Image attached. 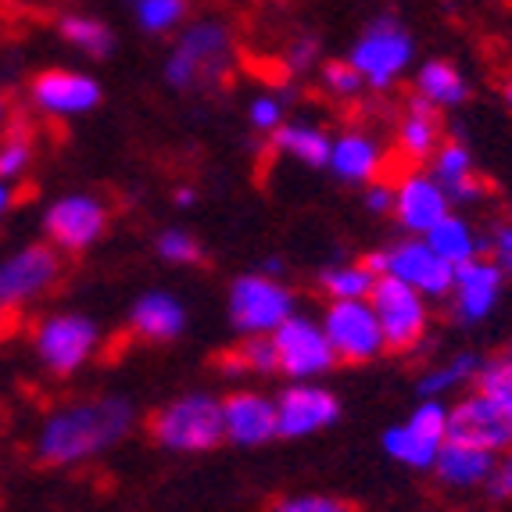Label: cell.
Listing matches in <instances>:
<instances>
[{"mask_svg":"<svg viewBox=\"0 0 512 512\" xmlns=\"http://www.w3.org/2000/svg\"><path fill=\"white\" fill-rule=\"evenodd\" d=\"M137 427V405L126 394H86L54 405L40 419L33 455L40 466L72 470L119 448Z\"/></svg>","mask_w":512,"mask_h":512,"instance_id":"1","label":"cell"},{"mask_svg":"<svg viewBox=\"0 0 512 512\" xmlns=\"http://www.w3.org/2000/svg\"><path fill=\"white\" fill-rule=\"evenodd\" d=\"M147 434L165 452L201 455L226 441L222 434V398L212 391H187L165 402L147 419Z\"/></svg>","mask_w":512,"mask_h":512,"instance_id":"2","label":"cell"},{"mask_svg":"<svg viewBox=\"0 0 512 512\" xmlns=\"http://www.w3.org/2000/svg\"><path fill=\"white\" fill-rule=\"evenodd\" d=\"M104 333L86 312H47L29 333L36 362L58 380H69L101 355Z\"/></svg>","mask_w":512,"mask_h":512,"instance_id":"3","label":"cell"},{"mask_svg":"<svg viewBox=\"0 0 512 512\" xmlns=\"http://www.w3.org/2000/svg\"><path fill=\"white\" fill-rule=\"evenodd\" d=\"M294 312H298V294L265 269L237 276L226 294V316L240 337H269Z\"/></svg>","mask_w":512,"mask_h":512,"instance_id":"4","label":"cell"},{"mask_svg":"<svg viewBox=\"0 0 512 512\" xmlns=\"http://www.w3.org/2000/svg\"><path fill=\"white\" fill-rule=\"evenodd\" d=\"M230 29L205 18V22H194L180 33L176 47L165 58V83L172 90H194L197 83H219L230 69Z\"/></svg>","mask_w":512,"mask_h":512,"instance_id":"5","label":"cell"},{"mask_svg":"<svg viewBox=\"0 0 512 512\" xmlns=\"http://www.w3.org/2000/svg\"><path fill=\"white\" fill-rule=\"evenodd\" d=\"M412 58H416V43L394 15H376L348 51V65L362 76L366 90L376 94L391 90L409 72Z\"/></svg>","mask_w":512,"mask_h":512,"instance_id":"6","label":"cell"},{"mask_svg":"<svg viewBox=\"0 0 512 512\" xmlns=\"http://www.w3.org/2000/svg\"><path fill=\"white\" fill-rule=\"evenodd\" d=\"M448 441V402L444 398H419L402 423H391L380 437V448L391 462L405 470H434L437 452Z\"/></svg>","mask_w":512,"mask_h":512,"instance_id":"7","label":"cell"},{"mask_svg":"<svg viewBox=\"0 0 512 512\" xmlns=\"http://www.w3.org/2000/svg\"><path fill=\"white\" fill-rule=\"evenodd\" d=\"M65 276V255L47 240H33L0 258V305L11 316L36 305L54 291Z\"/></svg>","mask_w":512,"mask_h":512,"instance_id":"8","label":"cell"},{"mask_svg":"<svg viewBox=\"0 0 512 512\" xmlns=\"http://www.w3.org/2000/svg\"><path fill=\"white\" fill-rule=\"evenodd\" d=\"M366 262L373 265L376 276H391V280L405 283L412 291H419L430 301H444L452 291L455 269L437 255L427 244V237H398L387 248L366 255Z\"/></svg>","mask_w":512,"mask_h":512,"instance_id":"9","label":"cell"},{"mask_svg":"<svg viewBox=\"0 0 512 512\" xmlns=\"http://www.w3.org/2000/svg\"><path fill=\"white\" fill-rule=\"evenodd\" d=\"M111 212L97 194L86 190H72V194L54 197L51 205L43 208V240L58 248L61 255H83V251L97 248L108 233Z\"/></svg>","mask_w":512,"mask_h":512,"instance_id":"10","label":"cell"},{"mask_svg":"<svg viewBox=\"0 0 512 512\" xmlns=\"http://www.w3.org/2000/svg\"><path fill=\"white\" fill-rule=\"evenodd\" d=\"M369 305L376 312V323H380V333H384L387 351L405 355V351H416L419 344L427 341L430 298H423L419 291L391 280V276H376L373 291H369Z\"/></svg>","mask_w":512,"mask_h":512,"instance_id":"11","label":"cell"},{"mask_svg":"<svg viewBox=\"0 0 512 512\" xmlns=\"http://www.w3.org/2000/svg\"><path fill=\"white\" fill-rule=\"evenodd\" d=\"M319 323H323V333L337 362L366 366V362H376L387 351L384 333H380V323H376V312L369 305V298L326 301Z\"/></svg>","mask_w":512,"mask_h":512,"instance_id":"12","label":"cell"},{"mask_svg":"<svg viewBox=\"0 0 512 512\" xmlns=\"http://www.w3.org/2000/svg\"><path fill=\"white\" fill-rule=\"evenodd\" d=\"M273 348H276V373L287 380H319L326 376L337 359L326 341L323 323L312 316L294 312L283 326L273 330Z\"/></svg>","mask_w":512,"mask_h":512,"instance_id":"13","label":"cell"},{"mask_svg":"<svg viewBox=\"0 0 512 512\" xmlns=\"http://www.w3.org/2000/svg\"><path fill=\"white\" fill-rule=\"evenodd\" d=\"M341 419V398L319 380H291L276 394V437L305 441Z\"/></svg>","mask_w":512,"mask_h":512,"instance_id":"14","label":"cell"},{"mask_svg":"<svg viewBox=\"0 0 512 512\" xmlns=\"http://www.w3.org/2000/svg\"><path fill=\"white\" fill-rule=\"evenodd\" d=\"M452 212V197L441 183L430 176V169L423 165H405L394 180V205L391 219L402 226L409 237H423Z\"/></svg>","mask_w":512,"mask_h":512,"instance_id":"15","label":"cell"},{"mask_svg":"<svg viewBox=\"0 0 512 512\" xmlns=\"http://www.w3.org/2000/svg\"><path fill=\"white\" fill-rule=\"evenodd\" d=\"M505 291V273L498 269V262L491 255H480L473 262L459 265L452 276V291H448V308L452 319L462 326L484 323L491 312L498 308Z\"/></svg>","mask_w":512,"mask_h":512,"instance_id":"16","label":"cell"},{"mask_svg":"<svg viewBox=\"0 0 512 512\" xmlns=\"http://www.w3.org/2000/svg\"><path fill=\"white\" fill-rule=\"evenodd\" d=\"M448 441L477 444V448L502 455L512 444V423L484 391L473 387L448 405Z\"/></svg>","mask_w":512,"mask_h":512,"instance_id":"17","label":"cell"},{"mask_svg":"<svg viewBox=\"0 0 512 512\" xmlns=\"http://www.w3.org/2000/svg\"><path fill=\"white\" fill-rule=\"evenodd\" d=\"M29 101L40 115L51 119H76L101 104V83L86 72L72 69H43L29 83Z\"/></svg>","mask_w":512,"mask_h":512,"instance_id":"18","label":"cell"},{"mask_svg":"<svg viewBox=\"0 0 512 512\" xmlns=\"http://www.w3.org/2000/svg\"><path fill=\"white\" fill-rule=\"evenodd\" d=\"M222 434L237 448L276 441V398L262 391H233L222 398Z\"/></svg>","mask_w":512,"mask_h":512,"instance_id":"19","label":"cell"},{"mask_svg":"<svg viewBox=\"0 0 512 512\" xmlns=\"http://www.w3.org/2000/svg\"><path fill=\"white\" fill-rule=\"evenodd\" d=\"M326 169L333 172V180L348 187H366L387 172V147L366 129H348L341 137H333Z\"/></svg>","mask_w":512,"mask_h":512,"instance_id":"20","label":"cell"},{"mask_svg":"<svg viewBox=\"0 0 512 512\" xmlns=\"http://www.w3.org/2000/svg\"><path fill=\"white\" fill-rule=\"evenodd\" d=\"M129 333L144 344H169L187 330V305L169 291H147L129 308Z\"/></svg>","mask_w":512,"mask_h":512,"instance_id":"21","label":"cell"},{"mask_svg":"<svg viewBox=\"0 0 512 512\" xmlns=\"http://www.w3.org/2000/svg\"><path fill=\"white\" fill-rule=\"evenodd\" d=\"M430 176L448 190L452 205H477L487 197V183L477 169H473V154L459 140H441V147L430 158Z\"/></svg>","mask_w":512,"mask_h":512,"instance_id":"22","label":"cell"},{"mask_svg":"<svg viewBox=\"0 0 512 512\" xmlns=\"http://www.w3.org/2000/svg\"><path fill=\"white\" fill-rule=\"evenodd\" d=\"M441 140H444L441 111H437L434 104L412 97V101L405 104L398 133H394V151H398V158H405V165H427L437 147H441Z\"/></svg>","mask_w":512,"mask_h":512,"instance_id":"23","label":"cell"},{"mask_svg":"<svg viewBox=\"0 0 512 512\" xmlns=\"http://www.w3.org/2000/svg\"><path fill=\"white\" fill-rule=\"evenodd\" d=\"M498 455L477 448V444H462V441H444L441 452L434 462V477L444 487H459V491H470V487H484L495 473Z\"/></svg>","mask_w":512,"mask_h":512,"instance_id":"24","label":"cell"},{"mask_svg":"<svg viewBox=\"0 0 512 512\" xmlns=\"http://www.w3.org/2000/svg\"><path fill=\"white\" fill-rule=\"evenodd\" d=\"M412 97L434 104L437 111H448V108H459L470 97V86H466V79H462V72L455 69L452 61L434 58V61H423L416 69Z\"/></svg>","mask_w":512,"mask_h":512,"instance_id":"25","label":"cell"},{"mask_svg":"<svg viewBox=\"0 0 512 512\" xmlns=\"http://www.w3.org/2000/svg\"><path fill=\"white\" fill-rule=\"evenodd\" d=\"M427 237V244L437 251V255L444 258V262L452 265V269H459V265L473 262V258H480L487 251L484 237H480L477 230H473L470 219H462V215L448 212L441 222H437L434 230L423 233Z\"/></svg>","mask_w":512,"mask_h":512,"instance_id":"26","label":"cell"},{"mask_svg":"<svg viewBox=\"0 0 512 512\" xmlns=\"http://www.w3.org/2000/svg\"><path fill=\"white\" fill-rule=\"evenodd\" d=\"M273 137V147L294 162L308 165V169H326V158H330L333 137L323 126H312V122H283Z\"/></svg>","mask_w":512,"mask_h":512,"instance_id":"27","label":"cell"},{"mask_svg":"<svg viewBox=\"0 0 512 512\" xmlns=\"http://www.w3.org/2000/svg\"><path fill=\"white\" fill-rule=\"evenodd\" d=\"M480 366H484V359L473 355V351H459L452 359L437 362V366H430L427 373L419 376V398H448V394L466 391V387L477 384Z\"/></svg>","mask_w":512,"mask_h":512,"instance_id":"28","label":"cell"},{"mask_svg":"<svg viewBox=\"0 0 512 512\" xmlns=\"http://www.w3.org/2000/svg\"><path fill=\"white\" fill-rule=\"evenodd\" d=\"M376 283L373 265L366 258H351V262H333L319 273V291L330 301H359L369 298Z\"/></svg>","mask_w":512,"mask_h":512,"instance_id":"29","label":"cell"},{"mask_svg":"<svg viewBox=\"0 0 512 512\" xmlns=\"http://www.w3.org/2000/svg\"><path fill=\"white\" fill-rule=\"evenodd\" d=\"M36 162V133L26 122H8L0 133V180L22 183Z\"/></svg>","mask_w":512,"mask_h":512,"instance_id":"30","label":"cell"},{"mask_svg":"<svg viewBox=\"0 0 512 512\" xmlns=\"http://www.w3.org/2000/svg\"><path fill=\"white\" fill-rule=\"evenodd\" d=\"M58 33L65 43H72L76 51H83L86 58L104 61L115 54V33L104 26L101 18H90V15H65L58 22Z\"/></svg>","mask_w":512,"mask_h":512,"instance_id":"31","label":"cell"},{"mask_svg":"<svg viewBox=\"0 0 512 512\" xmlns=\"http://www.w3.org/2000/svg\"><path fill=\"white\" fill-rule=\"evenodd\" d=\"M222 369H230V373H248V376H273L276 373L273 333H269V337H240L237 348L222 359Z\"/></svg>","mask_w":512,"mask_h":512,"instance_id":"32","label":"cell"},{"mask_svg":"<svg viewBox=\"0 0 512 512\" xmlns=\"http://www.w3.org/2000/svg\"><path fill=\"white\" fill-rule=\"evenodd\" d=\"M190 11V0H133L137 26L151 36H162L169 29L183 26Z\"/></svg>","mask_w":512,"mask_h":512,"instance_id":"33","label":"cell"},{"mask_svg":"<svg viewBox=\"0 0 512 512\" xmlns=\"http://www.w3.org/2000/svg\"><path fill=\"white\" fill-rule=\"evenodd\" d=\"M473 387H477V391H484L512 423V351H505L502 359L484 362V366H480V373H477V384H473Z\"/></svg>","mask_w":512,"mask_h":512,"instance_id":"34","label":"cell"},{"mask_svg":"<svg viewBox=\"0 0 512 512\" xmlns=\"http://www.w3.org/2000/svg\"><path fill=\"white\" fill-rule=\"evenodd\" d=\"M154 251H158V258L169 265H197L201 258H205L201 240H197L190 230H183V226H165V230L154 237Z\"/></svg>","mask_w":512,"mask_h":512,"instance_id":"35","label":"cell"},{"mask_svg":"<svg viewBox=\"0 0 512 512\" xmlns=\"http://www.w3.org/2000/svg\"><path fill=\"white\" fill-rule=\"evenodd\" d=\"M319 79H323V90L330 97H337V101H355V97L366 90V83H362V76L355 69H351L348 61H326L323 72H319Z\"/></svg>","mask_w":512,"mask_h":512,"instance_id":"36","label":"cell"},{"mask_svg":"<svg viewBox=\"0 0 512 512\" xmlns=\"http://www.w3.org/2000/svg\"><path fill=\"white\" fill-rule=\"evenodd\" d=\"M269 512H359L348 498H337V495H287V498H276L269 505Z\"/></svg>","mask_w":512,"mask_h":512,"instance_id":"37","label":"cell"},{"mask_svg":"<svg viewBox=\"0 0 512 512\" xmlns=\"http://www.w3.org/2000/svg\"><path fill=\"white\" fill-rule=\"evenodd\" d=\"M248 122L258 133H276V129L287 122V97L258 94L255 101L248 104Z\"/></svg>","mask_w":512,"mask_h":512,"instance_id":"38","label":"cell"},{"mask_svg":"<svg viewBox=\"0 0 512 512\" xmlns=\"http://www.w3.org/2000/svg\"><path fill=\"white\" fill-rule=\"evenodd\" d=\"M484 244H487V255L498 262V269L505 276H512V219L495 222V230H491V237Z\"/></svg>","mask_w":512,"mask_h":512,"instance_id":"39","label":"cell"},{"mask_svg":"<svg viewBox=\"0 0 512 512\" xmlns=\"http://www.w3.org/2000/svg\"><path fill=\"white\" fill-rule=\"evenodd\" d=\"M319 61V40L316 36H294L287 47V69L291 72H308Z\"/></svg>","mask_w":512,"mask_h":512,"instance_id":"40","label":"cell"},{"mask_svg":"<svg viewBox=\"0 0 512 512\" xmlns=\"http://www.w3.org/2000/svg\"><path fill=\"white\" fill-rule=\"evenodd\" d=\"M391 205H394V180L380 176V180L366 183V208L373 215H391Z\"/></svg>","mask_w":512,"mask_h":512,"instance_id":"41","label":"cell"},{"mask_svg":"<svg viewBox=\"0 0 512 512\" xmlns=\"http://www.w3.org/2000/svg\"><path fill=\"white\" fill-rule=\"evenodd\" d=\"M487 491H491L495 498H512V444L498 455L495 473H491V480H487Z\"/></svg>","mask_w":512,"mask_h":512,"instance_id":"42","label":"cell"},{"mask_svg":"<svg viewBox=\"0 0 512 512\" xmlns=\"http://www.w3.org/2000/svg\"><path fill=\"white\" fill-rule=\"evenodd\" d=\"M15 208H18V183L0 180V222L8 219Z\"/></svg>","mask_w":512,"mask_h":512,"instance_id":"43","label":"cell"},{"mask_svg":"<svg viewBox=\"0 0 512 512\" xmlns=\"http://www.w3.org/2000/svg\"><path fill=\"white\" fill-rule=\"evenodd\" d=\"M172 201H176L180 208H194V205H197V190H194V187H176Z\"/></svg>","mask_w":512,"mask_h":512,"instance_id":"44","label":"cell"},{"mask_svg":"<svg viewBox=\"0 0 512 512\" xmlns=\"http://www.w3.org/2000/svg\"><path fill=\"white\" fill-rule=\"evenodd\" d=\"M11 122V104H8V94H0V126H8Z\"/></svg>","mask_w":512,"mask_h":512,"instance_id":"45","label":"cell"},{"mask_svg":"<svg viewBox=\"0 0 512 512\" xmlns=\"http://www.w3.org/2000/svg\"><path fill=\"white\" fill-rule=\"evenodd\" d=\"M8 326H11V312L4 305H0V337H4V333H8Z\"/></svg>","mask_w":512,"mask_h":512,"instance_id":"46","label":"cell"},{"mask_svg":"<svg viewBox=\"0 0 512 512\" xmlns=\"http://www.w3.org/2000/svg\"><path fill=\"white\" fill-rule=\"evenodd\" d=\"M505 104H509V108H512V83L505 86Z\"/></svg>","mask_w":512,"mask_h":512,"instance_id":"47","label":"cell"},{"mask_svg":"<svg viewBox=\"0 0 512 512\" xmlns=\"http://www.w3.org/2000/svg\"><path fill=\"white\" fill-rule=\"evenodd\" d=\"M509 219H512V212H509Z\"/></svg>","mask_w":512,"mask_h":512,"instance_id":"48","label":"cell"}]
</instances>
